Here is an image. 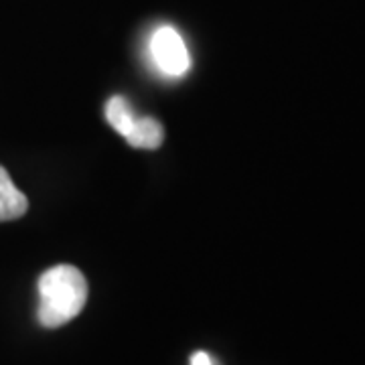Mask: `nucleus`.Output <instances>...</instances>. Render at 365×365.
Returning <instances> with one entry per match:
<instances>
[{"instance_id":"5","label":"nucleus","mask_w":365,"mask_h":365,"mask_svg":"<svg viewBox=\"0 0 365 365\" xmlns=\"http://www.w3.org/2000/svg\"><path fill=\"white\" fill-rule=\"evenodd\" d=\"M106 118H108L110 126H112L118 134H122V136H126V134L130 132L132 124H134V120H136L130 104H128L126 98H122V96L110 98V102L106 106Z\"/></svg>"},{"instance_id":"4","label":"nucleus","mask_w":365,"mask_h":365,"mask_svg":"<svg viewBox=\"0 0 365 365\" xmlns=\"http://www.w3.org/2000/svg\"><path fill=\"white\" fill-rule=\"evenodd\" d=\"M124 138L134 148H148V150H153V148H158L163 144L165 130H163V124L158 120H155V118H136L130 132Z\"/></svg>"},{"instance_id":"1","label":"nucleus","mask_w":365,"mask_h":365,"mask_svg":"<svg viewBox=\"0 0 365 365\" xmlns=\"http://www.w3.org/2000/svg\"><path fill=\"white\" fill-rule=\"evenodd\" d=\"M39 323L57 329L73 321L88 302V280L79 268L59 264L41 274L39 278Z\"/></svg>"},{"instance_id":"3","label":"nucleus","mask_w":365,"mask_h":365,"mask_svg":"<svg viewBox=\"0 0 365 365\" xmlns=\"http://www.w3.org/2000/svg\"><path fill=\"white\" fill-rule=\"evenodd\" d=\"M29 209L25 193L14 187L11 175L0 167V222H13L23 217Z\"/></svg>"},{"instance_id":"6","label":"nucleus","mask_w":365,"mask_h":365,"mask_svg":"<svg viewBox=\"0 0 365 365\" xmlns=\"http://www.w3.org/2000/svg\"><path fill=\"white\" fill-rule=\"evenodd\" d=\"M189 365H220V361L213 355H209L207 351H195L191 355Z\"/></svg>"},{"instance_id":"2","label":"nucleus","mask_w":365,"mask_h":365,"mask_svg":"<svg viewBox=\"0 0 365 365\" xmlns=\"http://www.w3.org/2000/svg\"><path fill=\"white\" fill-rule=\"evenodd\" d=\"M148 51L153 63L169 78H181L189 71L191 55L181 33L170 25H160L153 31L148 41Z\"/></svg>"}]
</instances>
